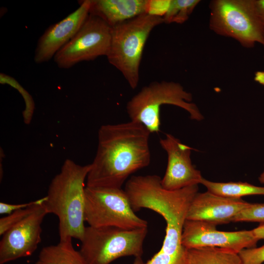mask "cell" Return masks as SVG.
I'll return each instance as SVG.
<instances>
[{"mask_svg":"<svg viewBox=\"0 0 264 264\" xmlns=\"http://www.w3.org/2000/svg\"><path fill=\"white\" fill-rule=\"evenodd\" d=\"M239 255L242 264H262L264 262V244L258 247L243 249Z\"/></svg>","mask_w":264,"mask_h":264,"instance_id":"22","label":"cell"},{"mask_svg":"<svg viewBox=\"0 0 264 264\" xmlns=\"http://www.w3.org/2000/svg\"><path fill=\"white\" fill-rule=\"evenodd\" d=\"M162 23L163 18L143 14L111 27L110 43L106 57L132 89L136 88L139 81L145 44L153 29Z\"/></svg>","mask_w":264,"mask_h":264,"instance_id":"3","label":"cell"},{"mask_svg":"<svg viewBox=\"0 0 264 264\" xmlns=\"http://www.w3.org/2000/svg\"><path fill=\"white\" fill-rule=\"evenodd\" d=\"M256 238L258 240H264V223H261L257 227L252 229Z\"/></svg>","mask_w":264,"mask_h":264,"instance_id":"26","label":"cell"},{"mask_svg":"<svg viewBox=\"0 0 264 264\" xmlns=\"http://www.w3.org/2000/svg\"><path fill=\"white\" fill-rule=\"evenodd\" d=\"M191 93L178 83L153 82L144 87L127 103L126 110L131 121L139 123L150 133L160 131V107L172 105L187 111L192 120L201 121L203 116L197 106L192 103Z\"/></svg>","mask_w":264,"mask_h":264,"instance_id":"4","label":"cell"},{"mask_svg":"<svg viewBox=\"0 0 264 264\" xmlns=\"http://www.w3.org/2000/svg\"><path fill=\"white\" fill-rule=\"evenodd\" d=\"M250 203L242 198L225 197L209 191L198 193L192 199L186 220L216 225L232 222L233 218Z\"/></svg>","mask_w":264,"mask_h":264,"instance_id":"13","label":"cell"},{"mask_svg":"<svg viewBox=\"0 0 264 264\" xmlns=\"http://www.w3.org/2000/svg\"><path fill=\"white\" fill-rule=\"evenodd\" d=\"M209 27L221 36L230 37L250 48L264 46V26L254 0H214L210 2Z\"/></svg>","mask_w":264,"mask_h":264,"instance_id":"6","label":"cell"},{"mask_svg":"<svg viewBox=\"0 0 264 264\" xmlns=\"http://www.w3.org/2000/svg\"><path fill=\"white\" fill-rule=\"evenodd\" d=\"M250 221L264 223V203H252L238 213L232 222Z\"/></svg>","mask_w":264,"mask_h":264,"instance_id":"21","label":"cell"},{"mask_svg":"<svg viewBox=\"0 0 264 264\" xmlns=\"http://www.w3.org/2000/svg\"><path fill=\"white\" fill-rule=\"evenodd\" d=\"M37 200L24 203L13 204L0 202V214L7 215L10 214L18 210L24 209L34 204L37 202Z\"/></svg>","mask_w":264,"mask_h":264,"instance_id":"24","label":"cell"},{"mask_svg":"<svg viewBox=\"0 0 264 264\" xmlns=\"http://www.w3.org/2000/svg\"><path fill=\"white\" fill-rule=\"evenodd\" d=\"M44 202L2 235L0 264L29 256L35 251L42 240V222L48 214Z\"/></svg>","mask_w":264,"mask_h":264,"instance_id":"10","label":"cell"},{"mask_svg":"<svg viewBox=\"0 0 264 264\" xmlns=\"http://www.w3.org/2000/svg\"><path fill=\"white\" fill-rule=\"evenodd\" d=\"M200 184L213 194L232 198H242L250 195H264V187L257 186L247 182H217L203 177Z\"/></svg>","mask_w":264,"mask_h":264,"instance_id":"17","label":"cell"},{"mask_svg":"<svg viewBox=\"0 0 264 264\" xmlns=\"http://www.w3.org/2000/svg\"><path fill=\"white\" fill-rule=\"evenodd\" d=\"M171 0H146L145 13L163 18L169 8Z\"/></svg>","mask_w":264,"mask_h":264,"instance_id":"23","label":"cell"},{"mask_svg":"<svg viewBox=\"0 0 264 264\" xmlns=\"http://www.w3.org/2000/svg\"><path fill=\"white\" fill-rule=\"evenodd\" d=\"M35 264H88L79 251L75 249L72 239L60 241L43 247Z\"/></svg>","mask_w":264,"mask_h":264,"instance_id":"15","label":"cell"},{"mask_svg":"<svg viewBox=\"0 0 264 264\" xmlns=\"http://www.w3.org/2000/svg\"><path fill=\"white\" fill-rule=\"evenodd\" d=\"M146 0H91L89 14L110 27L145 13Z\"/></svg>","mask_w":264,"mask_h":264,"instance_id":"14","label":"cell"},{"mask_svg":"<svg viewBox=\"0 0 264 264\" xmlns=\"http://www.w3.org/2000/svg\"></svg>","mask_w":264,"mask_h":264,"instance_id":"30","label":"cell"},{"mask_svg":"<svg viewBox=\"0 0 264 264\" xmlns=\"http://www.w3.org/2000/svg\"><path fill=\"white\" fill-rule=\"evenodd\" d=\"M159 144L168 158L165 173L161 179L164 189L176 190L200 184L203 177L192 164L191 147L168 133L160 139Z\"/></svg>","mask_w":264,"mask_h":264,"instance_id":"11","label":"cell"},{"mask_svg":"<svg viewBox=\"0 0 264 264\" xmlns=\"http://www.w3.org/2000/svg\"><path fill=\"white\" fill-rule=\"evenodd\" d=\"M187 264H242L236 252L218 247L187 249Z\"/></svg>","mask_w":264,"mask_h":264,"instance_id":"16","label":"cell"},{"mask_svg":"<svg viewBox=\"0 0 264 264\" xmlns=\"http://www.w3.org/2000/svg\"><path fill=\"white\" fill-rule=\"evenodd\" d=\"M148 227H86L79 250L88 264H110L126 256L141 257Z\"/></svg>","mask_w":264,"mask_h":264,"instance_id":"5","label":"cell"},{"mask_svg":"<svg viewBox=\"0 0 264 264\" xmlns=\"http://www.w3.org/2000/svg\"><path fill=\"white\" fill-rule=\"evenodd\" d=\"M133 264H146L142 260L141 257H137L135 258Z\"/></svg>","mask_w":264,"mask_h":264,"instance_id":"28","label":"cell"},{"mask_svg":"<svg viewBox=\"0 0 264 264\" xmlns=\"http://www.w3.org/2000/svg\"><path fill=\"white\" fill-rule=\"evenodd\" d=\"M0 83L7 84L18 90L22 96L25 104V109L24 111L25 119L29 118L32 116L34 109V102L30 94L13 77L3 73H0Z\"/></svg>","mask_w":264,"mask_h":264,"instance_id":"20","label":"cell"},{"mask_svg":"<svg viewBox=\"0 0 264 264\" xmlns=\"http://www.w3.org/2000/svg\"><path fill=\"white\" fill-rule=\"evenodd\" d=\"M254 80L259 84L264 85V71H258L256 72Z\"/></svg>","mask_w":264,"mask_h":264,"instance_id":"27","label":"cell"},{"mask_svg":"<svg viewBox=\"0 0 264 264\" xmlns=\"http://www.w3.org/2000/svg\"><path fill=\"white\" fill-rule=\"evenodd\" d=\"M259 180L261 183L264 184V171L259 176Z\"/></svg>","mask_w":264,"mask_h":264,"instance_id":"29","label":"cell"},{"mask_svg":"<svg viewBox=\"0 0 264 264\" xmlns=\"http://www.w3.org/2000/svg\"><path fill=\"white\" fill-rule=\"evenodd\" d=\"M200 1L198 0H171L168 11L163 17L164 23H184Z\"/></svg>","mask_w":264,"mask_h":264,"instance_id":"18","label":"cell"},{"mask_svg":"<svg viewBox=\"0 0 264 264\" xmlns=\"http://www.w3.org/2000/svg\"><path fill=\"white\" fill-rule=\"evenodd\" d=\"M84 218L93 227H148V222L135 214L122 188L86 186Z\"/></svg>","mask_w":264,"mask_h":264,"instance_id":"7","label":"cell"},{"mask_svg":"<svg viewBox=\"0 0 264 264\" xmlns=\"http://www.w3.org/2000/svg\"><path fill=\"white\" fill-rule=\"evenodd\" d=\"M46 199L44 197L37 200L34 204L27 208L18 210L0 219V235H2L8 229L21 221L31 213H32L37 206L43 203Z\"/></svg>","mask_w":264,"mask_h":264,"instance_id":"19","label":"cell"},{"mask_svg":"<svg viewBox=\"0 0 264 264\" xmlns=\"http://www.w3.org/2000/svg\"><path fill=\"white\" fill-rule=\"evenodd\" d=\"M91 0L80 1L79 6L60 21L50 25L38 40L34 60L47 62L67 44L82 26L89 14Z\"/></svg>","mask_w":264,"mask_h":264,"instance_id":"12","label":"cell"},{"mask_svg":"<svg viewBox=\"0 0 264 264\" xmlns=\"http://www.w3.org/2000/svg\"><path fill=\"white\" fill-rule=\"evenodd\" d=\"M150 133L131 120L101 126L86 186L121 188L130 175L150 164Z\"/></svg>","mask_w":264,"mask_h":264,"instance_id":"1","label":"cell"},{"mask_svg":"<svg viewBox=\"0 0 264 264\" xmlns=\"http://www.w3.org/2000/svg\"><path fill=\"white\" fill-rule=\"evenodd\" d=\"M216 225L207 222L186 220L181 242L186 249L218 247L239 253L256 247L259 241L253 230L226 232L218 230Z\"/></svg>","mask_w":264,"mask_h":264,"instance_id":"9","label":"cell"},{"mask_svg":"<svg viewBox=\"0 0 264 264\" xmlns=\"http://www.w3.org/2000/svg\"><path fill=\"white\" fill-rule=\"evenodd\" d=\"M111 27L98 17L89 14L72 39L53 59L60 68L68 69L84 61L106 56L110 48Z\"/></svg>","mask_w":264,"mask_h":264,"instance_id":"8","label":"cell"},{"mask_svg":"<svg viewBox=\"0 0 264 264\" xmlns=\"http://www.w3.org/2000/svg\"><path fill=\"white\" fill-rule=\"evenodd\" d=\"M256 12L264 26V0H254Z\"/></svg>","mask_w":264,"mask_h":264,"instance_id":"25","label":"cell"},{"mask_svg":"<svg viewBox=\"0 0 264 264\" xmlns=\"http://www.w3.org/2000/svg\"><path fill=\"white\" fill-rule=\"evenodd\" d=\"M90 164L81 165L70 159L63 163L52 179L44 202L48 214L59 219L60 241L82 240L84 225L85 180Z\"/></svg>","mask_w":264,"mask_h":264,"instance_id":"2","label":"cell"}]
</instances>
